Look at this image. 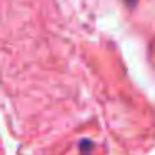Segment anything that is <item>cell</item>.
<instances>
[{
    "label": "cell",
    "instance_id": "obj_1",
    "mask_svg": "<svg viewBox=\"0 0 155 155\" xmlns=\"http://www.w3.org/2000/svg\"><path fill=\"white\" fill-rule=\"evenodd\" d=\"M125 2H127L130 7H135V4H137V0H125Z\"/></svg>",
    "mask_w": 155,
    "mask_h": 155
}]
</instances>
